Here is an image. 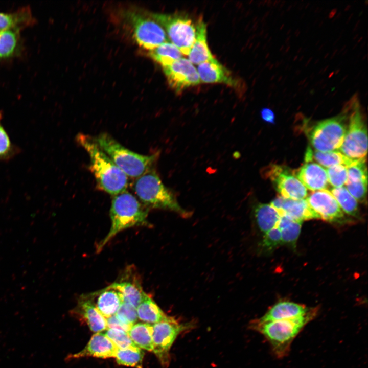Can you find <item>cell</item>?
I'll return each mask as SVG.
<instances>
[{"instance_id":"cell-1","label":"cell","mask_w":368,"mask_h":368,"mask_svg":"<svg viewBox=\"0 0 368 368\" xmlns=\"http://www.w3.org/2000/svg\"><path fill=\"white\" fill-rule=\"evenodd\" d=\"M76 140L89 157L90 168L99 188L112 195L126 191L129 183L128 177L100 148L95 139L80 133Z\"/></svg>"},{"instance_id":"cell-2","label":"cell","mask_w":368,"mask_h":368,"mask_svg":"<svg viewBox=\"0 0 368 368\" xmlns=\"http://www.w3.org/2000/svg\"><path fill=\"white\" fill-rule=\"evenodd\" d=\"M317 312V308H313L306 314L295 318L268 322L255 319L249 327L262 334L269 343L274 355L282 359L288 355L294 339L315 318Z\"/></svg>"},{"instance_id":"cell-3","label":"cell","mask_w":368,"mask_h":368,"mask_svg":"<svg viewBox=\"0 0 368 368\" xmlns=\"http://www.w3.org/2000/svg\"><path fill=\"white\" fill-rule=\"evenodd\" d=\"M148 209L133 194L126 190L114 195L110 209L111 227L107 235L97 246V252L102 250L121 231L135 226L148 225Z\"/></svg>"},{"instance_id":"cell-4","label":"cell","mask_w":368,"mask_h":368,"mask_svg":"<svg viewBox=\"0 0 368 368\" xmlns=\"http://www.w3.org/2000/svg\"><path fill=\"white\" fill-rule=\"evenodd\" d=\"M95 139L100 148L127 177L137 178L152 170L159 155L158 153L145 155L133 152L107 133H102Z\"/></svg>"},{"instance_id":"cell-5","label":"cell","mask_w":368,"mask_h":368,"mask_svg":"<svg viewBox=\"0 0 368 368\" xmlns=\"http://www.w3.org/2000/svg\"><path fill=\"white\" fill-rule=\"evenodd\" d=\"M133 189L137 198L147 209L168 210L184 217L190 213L179 205L174 194L153 170L137 178Z\"/></svg>"},{"instance_id":"cell-6","label":"cell","mask_w":368,"mask_h":368,"mask_svg":"<svg viewBox=\"0 0 368 368\" xmlns=\"http://www.w3.org/2000/svg\"><path fill=\"white\" fill-rule=\"evenodd\" d=\"M349 113L348 101L339 114L320 121L312 126L308 136L316 151L328 152L340 148L347 131Z\"/></svg>"},{"instance_id":"cell-7","label":"cell","mask_w":368,"mask_h":368,"mask_svg":"<svg viewBox=\"0 0 368 368\" xmlns=\"http://www.w3.org/2000/svg\"><path fill=\"white\" fill-rule=\"evenodd\" d=\"M350 113L347 131L339 149L343 154L352 159L366 157L367 129L359 99L354 95L349 101Z\"/></svg>"},{"instance_id":"cell-8","label":"cell","mask_w":368,"mask_h":368,"mask_svg":"<svg viewBox=\"0 0 368 368\" xmlns=\"http://www.w3.org/2000/svg\"><path fill=\"white\" fill-rule=\"evenodd\" d=\"M122 16L131 27L135 42L143 49L150 51L169 41L162 27L147 13L126 10L122 12Z\"/></svg>"},{"instance_id":"cell-9","label":"cell","mask_w":368,"mask_h":368,"mask_svg":"<svg viewBox=\"0 0 368 368\" xmlns=\"http://www.w3.org/2000/svg\"><path fill=\"white\" fill-rule=\"evenodd\" d=\"M148 15L162 27L171 42L182 54L188 55L196 37V26L192 20L178 14L149 13Z\"/></svg>"},{"instance_id":"cell-10","label":"cell","mask_w":368,"mask_h":368,"mask_svg":"<svg viewBox=\"0 0 368 368\" xmlns=\"http://www.w3.org/2000/svg\"><path fill=\"white\" fill-rule=\"evenodd\" d=\"M152 352L163 367L168 366L171 358L170 349L177 336L193 327L192 323H180L171 317L169 319L152 324Z\"/></svg>"},{"instance_id":"cell-11","label":"cell","mask_w":368,"mask_h":368,"mask_svg":"<svg viewBox=\"0 0 368 368\" xmlns=\"http://www.w3.org/2000/svg\"><path fill=\"white\" fill-rule=\"evenodd\" d=\"M263 173L271 181L280 196L294 200L304 199L307 197L306 188L290 168L270 164L265 168Z\"/></svg>"},{"instance_id":"cell-12","label":"cell","mask_w":368,"mask_h":368,"mask_svg":"<svg viewBox=\"0 0 368 368\" xmlns=\"http://www.w3.org/2000/svg\"><path fill=\"white\" fill-rule=\"evenodd\" d=\"M163 70L170 86L177 93L201 83L197 69L188 59L182 57Z\"/></svg>"},{"instance_id":"cell-13","label":"cell","mask_w":368,"mask_h":368,"mask_svg":"<svg viewBox=\"0 0 368 368\" xmlns=\"http://www.w3.org/2000/svg\"><path fill=\"white\" fill-rule=\"evenodd\" d=\"M306 200L319 219L339 222L344 218L343 212L330 191L327 189L313 191Z\"/></svg>"},{"instance_id":"cell-14","label":"cell","mask_w":368,"mask_h":368,"mask_svg":"<svg viewBox=\"0 0 368 368\" xmlns=\"http://www.w3.org/2000/svg\"><path fill=\"white\" fill-rule=\"evenodd\" d=\"M270 204L281 216H286L296 221L303 222L319 219L317 214L310 207L306 199L294 200L279 196Z\"/></svg>"},{"instance_id":"cell-15","label":"cell","mask_w":368,"mask_h":368,"mask_svg":"<svg viewBox=\"0 0 368 368\" xmlns=\"http://www.w3.org/2000/svg\"><path fill=\"white\" fill-rule=\"evenodd\" d=\"M196 69L201 82L223 83L234 88L239 86L240 82L214 57L198 64Z\"/></svg>"},{"instance_id":"cell-16","label":"cell","mask_w":368,"mask_h":368,"mask_svg":"<svg viewBox=\"0 0 368 368\" xmlns=\"http://www.w3.org/2000/svg\"><path fill=\"white\" fill-rule=\"evenodd\" d=\"M294 174L306 188L313 191L326 189L329 184L326 170L315 163H306Z\"/></svg>"},{"instance_id":"cell-17","label":"cell","mask_w":368,"mask_h":368,"mask_svg":"<svg viewBox=\"0 0 368 368\" xmlns=\"http://www.w3.org/2000/svg\"><path fill=\"white\" fill-rule=\"evenodd\" d=\"M71 312L78 316L94 332H102L107 329L106 318L96 308L89 296L80 298L77 306Z\"/></svg>"},{"instance_id":"cell-18","label":"cell","mask_w":368,"mask_h":368,"mask_svg":"<svg viewBox=\"0 0 368 368\" xmlns=\"http://www.w3.org/2000/svg\"><path fill=\"white\" fill-rule=\"evenodd\" d=\"M118 348L106 336L104 333H96L93 335L85 347L79 352L69 357L79 358L94 357L100 358L114 357Z\"/></svg>"},{"instance_id":"cell-19","label":"cell","mask_w":368,"mask_h":368,"mask_svg":"<svg viewBox=\"0 0 368 368\" xmlns=\"http://www.w3.org/2000/svg\"><path fill=\"white\" fill-rule=\"evenodd\" d=\"M310 309L303 304L282 301L272 306L263 316L257 320L259 322H268L295 318L306 314Z\"/></svg>"},{"instance_id":"cell-20","label":"cell","mask_w":368,"mask_h":368,"mask_svg":"<svg viewBox=\"0 0 368 368\" xmlns=\"http://www.w3.org/2000/svg\"><path fill=\"white\" fill-rule=\"evenodd\" d=\"M195 41L188 54V60L194 65H198L213 57L207 42L206 25L202 17L196 24Z\"/></svg>"},{"instance_id":"cell-21","label":"cell","mask_w":368,"mask_h":368,"mask_svg":"<svg viewBox=\"0 0 368 368\" xmlns=\"http://www.w3.org/2000/svg\"><path fill=\"white\" fill-rule=\"evenodd\" d=\"M91 295L96 298L95 302L93 301L96 308L105 318L115 315L123 302L120 292L110 285Z\"/></svg>"},{"instance_id":"cell-22","label":"cell","mask_w":368,"mask_h":368,"mask_svg":"<svg viewBox=\"0 0 368 368\" xmlns=\"http://www.w3.org/2000/svg\"><path fill=\"white\" fill-rule=\"evenodd\" d=\"M137 317L144 323L154 324L169 319L155 301L145 293L143 299L136 308Z\"/></svg>"},{"instance_id":"cell-23","label":"cell","mask_w":368,"mask_h":368,"mask_svg":"<svg viewBox=\"0 0 368 368\" xmlns=\"http://www.w3.org/2000/svg\"><path fill=\"white\" fill-rule=\"evenodd\" d=\"M254 214L257 224L263 234L276 227L281 217L270 204L261 203L255 205Z\"/></svg>"},{"instance_id":"cell-24","label":"cell","mask_w":368,"mask_h":368,"mask_svg":"<svg viewBox=\"0 0 368 368\" xmlns=\"http://www.w3.org/2000/svg\"><path fill=\"white\" fill-rule=\"evenodd\" d=\"M122 294L123 301L127 302L136 308L141 302L145 292L139 283L135 279L133 280H122L110 285Z\"/></svg>"},{"instance_id":"cell-25","label":"cell","mask_w":368,"mask_h":368,"mask_svg":"<svg viewBox=\"0 0 368 368\" xmlns=\"http://www.w3.org/2000/svg\"><path fill=\"white\" fill-rule=\"evenodd\" d=\"M127 333L136 347L148 351H152V324L144 322L134 324Z\"/></svg>"},{"instance_id":"cell-26","label":"cell","mask_w":368,"mask_h":368,"mask_svg":"<svg viewBox=\"0 0 368 368\" xmlns=\"http://www.w3.org/2000/svg\"><path fill=\"white\" fill-rule=\"evenodd\" d=\"M148 54L162 67L182 58L180 51L170 41L165 42L154 49L148 51Z\"/></svg>"},{"instance_id":"cell-27","label":"cell","mask_w":368,"mask_h":368,"mask_svg":"<svg viewBox=\"0 0 368 368\" xmlns=\"http://www.w3.org/2000/svg\"><path fill=\"white\" fill-rule=\"evenodd\" d=\"M314 159L320 165L326 168L335 165H343L348 168L355 163L359 159H352L343 154L341 152L334 150L328 152L314 151L312 153Z\"/></svg>"},{"instance_id":"cell-28","label":"cell","mask_w":368,"mask_h":368,"mask_svg":"<svg viewBox=\"0 0 368 368\" xmlns=\"http://www.w3.org/2000/svg\"><path fill=\"white\" fill-rule=\"evenodd\" d=\"M303 222L281 216L277 227L281 232L282 243L294 246L300 234Z\"/></svg>"},{"instance_id":"cell-29","label":"cell","mask_w":368,"mask_h":368,"mask_svg":"<svg viewBox=\"0 0 368 368\" xmlns=\"http://www.w3.org/2000/svg\"><path fill=\"white\" fill-rule=\"evenodd\" d=\"M330 192L342 211L350 216L356 217L359 214L358 201L349 192L345 187L333 188Z\"/></svg>"},{"instance_id":"cell-30","label":"cell","mask_w":368,"mask_h":368,"mask_svg":"<svg viewBox=\"0 0 368 368\" xmlns=\"http://www.w3.org/2000/svg\"><path fill=\"white\" fill-rule=\"evenodd\" d=\"M144 355L141 349L134 347L125 349H118L114 357L119 365L143 368Z\"/></svg>"},{"instance_id":"cell-31","label":"cell","mask_w":368,"mask_h":368,"mask_svg":"<svg viewBox=\"0 0 368 368\" xmlns=\"http://www.w3.org/2000/svg\"><path fill=\"white\" fill-rule=\"evenodd\" d=\"M0 113V162H8L20 152V149L11 141L1 122Z\"/></svg>"},{"instance_id":"cell-32","label":"cell","mask_w":368,"mask_h":368,"mask_svg":"<svg viewBox=\"0 0 368 368\" xmlns=\"http://www.w3.org/2000/svg\"><path fill=\"white\" fill-rule=\"evenodd\" d=\"M17 35L12 30L0 31V58L11 56L15 50Z\"/></svg>"},{"instance_id":"cell-33","label":"cell","mask_w":368,"mask_h":368,"mask_svg":"<svg viewBox=\"0 0 368 368\" xmlns=\"http://www.w3.org/2000/svg\"><path fill=\"white\" fill-rule=\"evenodd\" d=\"M104 333L118 349H125L136 347L128 333L125 331L115 328H107Z\"/></svg>"},{"instance_id":"cell-34","label":"cell","mask_w":368,"mask_h":368,"mask_svg":"<svg viewBox=\"0 0 368 368\" xmlns=\"http://www.w3.org/2000/svg\"><path fill=\"white\" fill-rule=\"evenodd\" d=\"M328 182L334 188L343 187L348 179L347 168L341 165L330 167L326 170Z\"/></svg>"},{"instance_id":"cell-35","label":"cell","mask_w":368,"mask_h":368,"mask_svg":"<svg viewBox=\"0 0 368 368\" xmlns=\"http://www.w3.org/2000/svg\"><path fill=\"white\" fill-rule=\"evenodd\" d=\"M347 182L367 181L366 157L359 159L353 165L347 168Z\"/></svg>"},{"instance_id":"cell-36","label":"cell","mask_w":368,"mask_h":368,"mask_svg":"<svg viewBox=\"0 0 368 368\" xmlns=\"http://www.w3.org/2000/svg\"><path fill=\"white\" fill-rule=\"evenodd\" d=\"M115 315L122 324L129 327L134 325L138 319L136 308L124 301Z\"/></svg>"},{"instance_id":"cell-37","label":"cell","mask_w":368,"mask_h":368,"mask_svg":"<svg viewBox=\"0 0 368 368\" xmlns=\"http://www.w3.org/2000/svg\"><path fill=\"white\" fill-rule=\"evenodd\" d=\"M281 244L282 243L281 232L276 226L264 234L260 247L264 252H270Z\"/></svg>"},{"instance_id":"cell-38","label":"cell","mask_w":368,"mask_h":368,"mask_svg":"<svg viewBox=\"0 0 368 368\" xmlns=\"http://www.w3.org/2000/svg\"><path fill=\"white\" fill-rule=\"evenodd\" d=\"M24 12L14 14L0 12V31L11 30L16 28L28 17Z\"/></svg>"},{"instance_id":"cell-39","label":"cell","mask_w":368,"mask_h":368,"mask_svg":"<svg viewBox=\"0 0 368 368\" xmlns=\"http://www.w3.org/2000/svg\"><path fill=\"white\" fill-rule=\"evenodd\" d=\"M346 188L357 201H366L367 192V181L347 182Z\"/></svg>"},{"instance_id":"cell-40","label":"cell","mask_w":368,"mask_h":368,"mask_svg":"<svg viewBox=\"0 0 368 368\" xmlns=\"http://www.w3.org/2000/svg\"><path fill=\"white\" fill-rule=\"evenodd\" d=\"M107 328H115L125 331L127 332L131 327H128L122 324L116 316L115 315L106 318Z\"/></svg>"},{"instance_id":"cell-41","label":"cell","mask_w":368,"mask_h":368,"mask_svg":"<svg viewBox=\"0 0 368 368\" xmlns=\"http://www.w3.org/2000/svg\"><path fill=\"white\" fill-rule=\"evenodd\" d=\"M260 115L262 120L267 123H274L275 122V114L270 108H262L260 111Z\"/></svg>"}]
</instances>
